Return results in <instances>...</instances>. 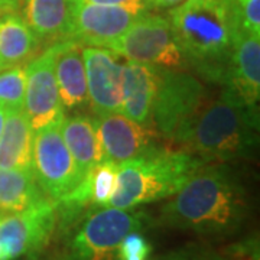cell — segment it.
Returning <instances> with one entry per match:
<instances>
[{"mask_svg":"<svg viewBox=\"0 0 260 260\" xmlns=\"http://www.w3.org/2000/svg\"><path fill=\"white\" fill-rule=\"evenodd\" d=\"M247 213L244 188L232 172L220 164H205L160 208V224L207 237H225L242 227Z\"/></svg>","mask_w":260,"mask_h":260,"instance_id":"obj_1","label":"cell"},{"mask_svg":"<svg viewBox=\"0 0 260 260\" xmlns=\"http://www.w3.org/2000/svg\"><path fill=\"white\" fill-rule=\"evenodd\" d=\"M168 19L186 65L207 83L223 85L243 30L236 0H184L169 9Z\"/></svg>","mask_w":260,"mask_h":260,"instance_id":"obj_2","label":"cell"},{"mask_svg":"<svg viewBox=\"0 0 260 260\" xmlns=\"http://www.w3.org/2000/svg\"><path fill=\"white\" fill-rule=\"evenodd\" d=\"M259 139L257 107L249 106L223 87L218 97L210 99L195 120L182 150L205 164H224L251 156Z\"/></svg>","mask_w":260,"mask_h":260,"instance_id":"obj_3","label":"cell"},{"mask_svg":"<svg viewBox=\"0 0 260 260\" xmlns=\"http://www.w3.org/2000/svg\"><path fill=\"white\" fill-rule=\"evenodd\" d=\"M203 165V159L164 143L119 165L116 188L107 207L132 210L169 198Z\"/></svg>","mask_w":260,"mask_h":260,"instance_id":"obj_4","label":"cell"},{"mask_svg":"<svg viewBox=\"0 0 260 260\" xmlns=\"http://www.w3.org/2000/svg\"><path fill=\"white\" fill-rule=\"evenodd\" d=\"M211 97L204 84L182 70L159 68L152 126L171 148L182 149L195 120Z\"/></svg>","mask_w":260,"mask_h":260,"instance_id":"obj_5","label":"cell"},{"mask_svg":"<svg viewBox=\"0 0 260 260\" xmlns=\"http://www.w3.org/2000/svg\"><path fill=\"white\" fill-rule=\"evenodd\" d=\"M150 218L143 211L104 207L87 213L68 232L55 260H116L120 242L132 232H142Z\"/></svg>","mask_w":260,"mask_h":260,"instance_id":"obj_6","label":"cell"},{"mask_svg":"<svg viewBox=\"0 0 260 260\" xmlns=\"http://www.w3.org/2000/svg\"><path fill=\"white\" fill-rule=\"evenodd\" d=\"M107 49L129 62L162 70H184L185 58L178 45L168 16L146 12Z\"/></svg>","mask_w":260,"mask_h":260,"instance_id":"obj_7","label":"cell"},{"mask_svg":"<svg viewBox=\"0 0 260 260\" xmlns=\"http://www.w3.org/2000/svg\"><path fill=\"white\" fill-rule=\"evenodd\" d=\"M32 171L49 201L56 203L83 179L61 135V123L34 132Z\"/></svg>","mask_w":260,"mask_h":260,"instance_id":"obj_8","label":"cell"},{"mask_svg":"<svg viewBox=\"0 0 260 260\" xmlns=\"http://www.w3.org/2000/svg\"><path fill=\"white\" fill-rule=\"evenodd\" d=\"M55 229V205L45 198L23 211L0 214V246L9 260L34 257L47 247Z\"/></svg>","mask_w":260,"mask_h":260,"instance_id":"obj_9","label":"cell"},{"mask_svg":"<svg viewBox=\"0 0 260 260\" xmlns=\"http://www.w3.org/2000/svg\"><path fill=\"white\" fill-rule=\"evenodd\" d=\"M149 12L145 6L97 5L73 0L71 39L83 47L107 48Z\"/></svg>","mask_w":260,"mask_h":260,"instance_id":"obj_10","label":"cell"},{"mask_svg":"<svg viewBox=\"0 0 260 260\" xmlns=\"http://www.w3.org/2000/svg\"><path fill=\"white\" fill-rule=\"evenodd\" d=\"M23 110L34 132L49 124L61 123L65 117V109L56 85L51 45L26 65Z\"/></svg>","mask_w":260,"mask_h":260,"instance_id":"obj_11","label":"cell"},{"mask_svg":"<svg viewBox=\"0 0 260 260\" xmlns=\"http://www.w3.org/2000/svg\"><path fill=\"white\" fill-rule=\"evenodd\" d=\"M97 133L104 160H110L116 165L142 156L164 145L153 126L140 124L121 112L97 117Z\"/></svg>","mask_w":260,"mask_h":260,"instance_id":"obj_12","label":"cell"},{"mask_svg":"<svg viewBox=\"0 0 260 260\" xmlns=\"http://www.w3.org/2000/svg\"><path fill=\"white\" fill-rule=\"evenodd\" d=\"M88 102L97 117L121 112L123 64L107 48H83Z\"/></svg>","mask_w":260,"mask_h":260,"instance_id":"obj_13","label":"cell"},{"mask_svg":"<svg viewBox=\"0 0 260 260\" xmlns=\"http://www.w3.org/2000/svg\"><path fill=\"white\" fill-rule=\"evenodd\" d=\"M54 71L59 99L65 110L83 109L88 104L87 74L83 45L74 39L52 44Z\"/></svg>","mask_w":260,"mask_h":260,"instance_id":"obj_14","label":"cell"},{"mask_svg":"<svg viewBox=\"0 0 260 260\" xmlns=\"http://www.w3.org/2000/svg\"><path fill=\"white\" fill-rule=\"evenodd\" d=\"M223 87L257 107L260 97V37L242 30L230 55Z\"/></svg>","mask_w":260,"mask_h":260,"instance_id":"obj_15","label":"cell"},{"mask_svg":"<svg viewBox=\"0 0 260 260\" xmlns=\"http://www.w3.org/2000/svg\"><path fill=\"white\" fill-rule=\"evenodd\" d=\"M159 87V68L127 62L121 74V113L132 120L152 126V112Z\"/></svg>","mask_w":260,"mask_h":260,"instance_id":"obj_16","label":"cell"},{"mask_svg":"<svg viewBox=\"0 0 260 260\" xmlns=\"http://www.w3.org/2000/svg\"><path fill=\"white\" fill-rule=\"evenodd\" d=\"M20 16L42 47L71 39L73 0H22Z\"/></svg>","mask_w":260,"mask_h":260,"instance_id":"obj_17","label":"cell"},{"mask_svg":"<svg viewBox=\"0 0 260 260\" xmlns=\"http://www.w3.org/2000/svg\"><path fill=\"white\" fill-rule=\"evenodd\" d=\"M61 135L81 179L104 160L97 133V119L84 113L64 117L61 121Z\"/></svg>","mask_w":260,"mask_h":260,"instance_id":"obj_18","label":"cell"},{"mask_svg":"<svg viewBox=\"0 0 260 260\" xmlns=\"http://www.w3.org/2000/svg\"><path fill=\"white\" fill-rule=\"evenodd\" d=\"M41 41L16 12L0 15V70L25 65L38 55Z\"/></svg>","mask_w":260,"mask_h":260,"instance_id":"obj_19","label":"cell"},{"mask_svg":"<svg viewBox=\"0 0 260 260\" xmlns=\"http://www.w3.org/2000/svg\"><path fill=\"white\" fill-rule=\"evenodd\" d=\"M34 130L23 109L8 110L0 136V168L32 169Z\"/></svg>","mask_w":260,"mask_h":260,"instance_id":"obj_20","label":"cell"},{"mask_svg":"<svg viewBox=\"0 0 260 260\" xmlns=\"http://www.w3.org/2000/svg\"><path fill=\"white\" fill-rule=\"evenodd\" d=\"M45 198L32 169L0 168V213H19Z\"/></svg>","mask_w":260,"mask_h":260,"instance_id":"obj_21","label":"cell"},{"mask_svg":"<svg viewBox=\"0 0 260 260\" xmlns=\"http://www.w3.org/2000/svg\"><path fill=\"white\" fill-rule=\"evenodd\" d=\"M26 90V65L0 70V106L6 110L23 109Z\"/></svg>","mask_w":260,"mask_h":260,"instance_id":"obj_22","label":"cell"},{"mask_svg":"<svg viewBox=\"0 0 260 260\" xmlns=\"http://www.w3.org/2000/svg\"><path fill=\"white\" fill-rule=\"evenodd\" d=\"M117 168L119 165L113 164L110 160H103L91 169L90 184H91L93 210L107 207V203L112 198L117 182Z\"/></svg>","mask_w":260,"mask_h":260,"instance_id":"obj_23","label":"cell"},{"mask_svg":"<svg viewBox=\"0 0 260 260\" xmlns=\"http://www.w3.org/2000/svg\"><path fill=\"white\" fill-rule=\"evenodd\" d=\"M152 244L140 232L129 233L119 244L116 260H149Z\"/></svg>","mask_w":260,"mask_h":260,"instance_id":"obj_24","label":"cell"},{"mask_svg":"<svg viewBox=\"0 0 260 260\" xmlns=\"http://www.w3.org/2000/svg\"><path fill=\"white\" fill-rule=\"evenodd\" d=\"M243 30L260 37V0H236Z\"/></svg>","mask_w":260,"mask_h":260,"instance_id":"obj_25","label":"cell"},{"mask_svg":"<svg viewBox=\"0 0 260 260\" xmlns=\"http://www.w3.org/2000/svg\"><path fill=\"white\" fill-rule=\"evenodd\" d=\"M155 260H227L223 256L217 254L211 250L198 249V247H188L182 250L171 251L165 256H160Z\"/></svg>","mask_w":260,"mask_h":260,"instance_id":"obj_26","label":"cell"},{"mask_svg":"<svg viewBox=\"0 0 260 260\" xmlns=\"http://www.w3.org/2000/svg\"><path fill=\"white\" fill-rule=\"evenodd\" d=\"M184 0H145V6L148 10H162L175 8Z\"/></svg>","mask_w":260,"mask_h":260,"instance_id":"obj_27","label":"cell"},{"mask_svg":"<svg viewBox=\"0 0 260 260\" xmlns=\"http://www.w3.org/2000/svg\"><path fill=\"white\" fill-rule=\"evenodd\" d=\"M97 5H120V6H145V0H81ZM146 8V6H145Z\"/></svg>","mask_w":260,"mask_h":260,"instance_id":"obj_28","label":"cell"},{"mask_svg":"<svg viewBox=\"0 0 260 260\" xmlns=\"http://www.w3.org/2000/svg\"><path fill=\"white\" fill-rule=\"evenodd\" d=\"M6 114L8 110L5 107L0 106V136H2V132H3V126H5V120H6Z\"/></svg>","mask_w":260,"mask_h":260,"instance_id":"obj_29","label":"cell"},{"mask_svg":"<svg viewBox=\"0 0 260 260\" xmlns=\"http://www.w3.org/2000/svg\"><path fill=\"white\" fill-rule=\"evenodd\" d=\"M0 260H9L8 254H6V251L3 250V247H2V246H0Z\"/></svg>","mask_w":260,"mask_h":260,"instance_id":"obj_30","label":"cell"},{"mask_svg":"<svg viewBox=\"0 0 260 260\" xmlns=\"http://www.w3.org/2000/svg\"><path fill=\"white\" fill-rule=\"evenodd\" d=\"M20 2H22V0H18V3H19V6H20Z\"/></svg>","mask_w":260,"mask_h":260,"instance_id":"obj_31","label":"cell"},{"mask_svg":"<svg viewBox=\"0 0 260 260\" xmlns=\"http://www.w3.org/2000/svg\"><path fill=\"white\" fill-rule=\"evenodd\" d=\"M0 214H2V213H0Z\"/></svg>","mask_w":260,"mask_h":260,"instance_id":"obj_32","label":"cell"}]
</instances>
